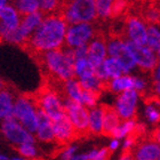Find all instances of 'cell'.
<instances>
[{
	"label": "cell",
	"mask_w": 160,
	"mask_h": 160,
	"mask_svg": "<svg viewBox=\"0 0 160 160\" xmlns=\"http://www.w3.org/2000/svg\"><path fill=\"white\" fill-rule=\"evenodd\" d=\"M68 23L60 13L43 16L41 23L28 41V47L36 54H43L64 47Z\"/></svg>",
	"instance_id": "6da1fadb"
},
{
	"label": "cell",
	"mask_w": 160,
	"mask_h": 160,
	"mask_svg": "<svg viewBox=\"0 0 160 160\" xmlns=\"http://www.w3.org/2000/svg\"><path fill=\"white\" fill-rule=\"evenodd\" d=\"M40 58L45 70L57 81L64 82L71 78H74V55L72 49L63 47L61 49L50 50L41 54Z\"/></svg>",
	"instance_id": "7a4b0ae2"
},
{
	"label": "cell",
	"mask_w": 160,
	"mask_h": 160,
	"mask_svg": "<svg viewBox=\"0 0 160 160\" xmlns=\"http://www.w3.org/2000/svg\"><path fill=\"white\" fill-rule=\"evenodd\" d=\"M60 14L68 25L94 23L97 18L94 0H68L62 6Z\"/></svg>",
	"instance_id": "3957f363"
},
{
	"label": "cell",
	"mask_w": 160,
	"mask_h": 160,
	"mask_svg": "<svg viewBox=\"0 0 160 160\" xmlns=\"http://www.w3.org/2000/svg\"><path fill=\"white\" fill-rule=\"evenodd\" d=\"M37 103L28 95H17L13 107V117L29 133L33 134L37 129Z\"/></svg>",
	"instance_id": "277c9868"
},
{
	"label": "cell",
	"mask_w": 160,
	"mask_h": 160,
	"mask_svg": "<svg viewBox=\"0 0 160 160\" xmlns=\"http://www.w3.org/2000/svg\"><path fill=\"white\" fill-rule=\"evenodd\" d=\"M63 100L64 98L57 90L48 88L40 92L36 100V103H37V107L52 121H56L65 116Z\"/></svg>",
	"instance_id": "5b68a950"
},
{
	"label": "cell",
	"mask_w": 160,
	"mask_h": 160,
	"mask_svg": "<svg viewBox=\"0 0 160 160\" xmlns=\"http://www.w3.org/2000/svg\"><path fill=\"white\" fill-rule=\"evenodd\" d=\"M96 36V28L94 23H78L68 25L64 47L69 49H76L79 47H86Z\"/></svg>",
	"instance_id": "8992f818"
},
{
	"label": "cell",
	"mask_w": 160,
	"mask_h": 160,
	"mask_svg": "<svg viewBox=\"0 0 160 160\" xmlns=\"http://www.w3.org/2000/svg\"><path fill=\"white\" fill-rule=\"evenodd\" d=\"M42 18L43 15L40 12L22 16L18 28L5 40V43L13 45V46H24V45H27L32 33L39 27V24L41 23Z\"/></svg>",
	"instance_id": "52a82bcc"
},
{
	"label": "cell",
	"mask_w": 160,
	"mask_h": 160,
	"mask_svg": "<svg viewBox=\"0 0 160 160\" xmlns=\"http://www.w3.org/2000/svg\"><path fill=\"white\" fill-rule=\"evenodd\" d=\"M108 56L117 60L120 63L125 74H132L136 70V64L134 62L132 54L127 47L126 40L121 37H112L107 40Z\"/></svg>",
	"instance_id": "ba28073f"
},
{
	"label": "cell",
	"mask_w": 160,
	"mask_h": 160,
	"mask_svg": "<svg viewBox=\"0 0 160 160\" xmlns=\"http://www.w3.org/2000/svg\"><path fill=\"white\" fill-rule=\"evenodd\" d=\"M127 42V47L129 49L134 62L143 72H151L154 68L159 65V55L156 54L145 45H135L132 42Z\"/></svg>",
	"instance_id": "9c48e42d"
},
{
	"label": "cell",
	"mask_w": 160,
	"mask_h": 160,
	"mask_svg": "<svg viewBox=\"0 0 160 160\" xmlns=\"http://www.w3.org/2000/svg\"><path fill=\"white\" fill-rule=\"evenodd\" d=\"M63 105L65 114L72 123L76 133L82 135L88 133V109L69 98H64Z\"/></svg>",
	"instance_id": "30bf717a"
},
{
	"label": "cell",
	"mask_w": 160,
	"mask_h": 160,
	"mask_svg": "<svg viewBox=\"0 0 160 160\" xmlns=\"http://www.w3.org/2000/svg\"><path fill=\"white\" fill-rule=\"evenodd\" d=\"M1 132L3 136L9 141L10 143L21 145L24 143H36L33 134L29 133L17 120L14 118L2 120L1 123Z\"/></svg>",
	"instance_id": "8fae6325"
},
{
	"label": "cell",
	"mask_w": 160,
	"mask_h": 160,
	"mask_svg": "<svg viewBox=\"0 0 160 160\" xmlns=\"http://www.w3.org/2000/svg\"><path fill=\"white\" fill-rule=\"evenodd\" d=\"M140 97V94L134 89L126 90V92L118 94L113 109L120 119L128 120L135 117Z\"/></svg>",
	"instance_id": "7c38bea8"
},
{
	"label": "cell",
	"mask_w": 160,
	"mask_h": 160,
	"mask_svg": "<svg viewBox=\"0 0 160 160\" xmlns=\"http://www.w3.org/2000/svg\"><path fill=\"white\" fill-rule=\"evenodd\" d=\"M22 16L13 3H8L0 8V40H5L16 30L20 25Z\"/></svg>",
	"instance_id": "4fadbf2b"
},
{
	"label": "cell",
	"mask_w": 160,
	"mask_h": 160,
	"mask_svg": "<svg viewBox=\"0 0 160 160\" xmlns=\"http://www.w3.org/2000/svg\"><path fill=\"white\" fill-rule=\"evenodd\" d=\"M148 24L138 16H130L125 23V38L128 42L135 45H145Z\"/></svg>",
	"instance_id": "5bb4252c"
},
{
	"label": "cell",
	"mask_w": 160,
	"mask_h": 160,
	"mask_svg": "<svg viewBox=\"0 0 160 160\" xmlns=\"http://www.w3.org/2000/svg\"><path fill=\"white\" fill-rule=\"evenodd\" d=\"M107 57V39L96 34L95 38L87 45V58L94 68H96L103 63Z\"/></svg>",
	"instance_id": "9a60e30c"
},
{
	"label": "cell",
	"mask_w": 160,
	"mask_h": 160,
	"mask_svg": "<svg viewBox=\"0 0 160 160\" xmlns=\"http://www.w3.org/2000/svg\"><path fill=\"white\" fill-rule=\"evenodd\" d=\"M53 132L55 141L62 144L70 142L77 136V133L67 114L56 121H53Z\"/></svg>",
	"instance_id": "2e32d148"
},
{
	"label": "cell",
	"mask_w": 160,
	"mask_h": 160,
	"mask_svg": "<svg viewBox=\"0 0 160 160\" xmlns=\"http://www.w3.org/2000/svg\"><path fill=\"white\" fill-rule=\"evenodd\" d=\"M159 138H153V140L142 142L136 148V151L133 153L134 160H159Z\"/></svg>",
	"instance_id": "e0dca14e"
},
{
	"label": "cell",
	"mask_w": 160,
	"mask_h": 160,
	"mask_svg": "<svg viewBox=\"0 0 160 160\" xmlns=\"http://www.w3.org/2000/svg\"><path fill=\"white\" fill-rule=\"evenodd\" d=\"M37 138L41 142L50 143L54 142V132H53V121L43 113L38 108L37 110Z\"/></svg>",
	"instance_id": "ac0fdd59"
},
{
	"label": "cell",
	"mask_w": 160,
	"mask_h": 160,
	"mask_svg": "<svg viewBox=\"0 0 160 160\" xmlns=\"http://www.w3.org/2000/svg\"><path fill=\"white\" fill-rule=\"evenodd\" d=\"M15 94L10 88L3 87L0 90V120L9 119L13 117V107L15 102Z\"/></svg>",
	"instance_id": "d6986e66"
},
{
	"label": "cell",
	"mask_w": 160,
	"mask_h": 160,
	"mask_svg": "<svg viewBox=\"0 0 160 160\" xmlns=\"http://www.w3.org/2000/svg\"><path fill=\"white\" fill-rule=\"evenodd\" d=\"M104 119V107L96 105V107L88 109V132L94 135L102 134Z\"/></svg>",
	"instance_id": "ffe728a7"
},
{
	"label": "cell",
	"mask_w": 160,
	"mask_h": 160,
	"mask_svg": "<svg viewBox=\"0 0 160 160\" xmlns=\"http://www.w3.org/2000/svg\"><path fill=\"white\" fill-rule=\"evenodd\" d=\"M120 125V118L114 111L113 108L104 107V119L103 127H102V134L107 136H112V134Z\"/></svg>",
	"instance_id": "44dd1931"
},
{
	"label": "cell",
	"mask_w": 160,
	"mask_h": 160,
	"mask_svg": "<svg viewBox=\"0 0 160 160\" xmlns=\"http://www.w3.org/2000/svg\"><path fill=\"white\" fill-rule=\"evenodd\" d=\"M107 87L110 92L116 94L134 89V74H122L118 78L111 79L107 83Z\"/></svg>",
	"instance_id": "7402d4cb"
},
{
	"label": "cell",
	"mask_w": 160,
	"mask_h": 160,
	"mask_svg": "<svg viewBox=\"0 0 160 160\" xmlns=\"http://www.w3.org/2000/svg\"><path fill=\"white\" fill-rule=\"evenodd\" d=\"M62 89H63V93L65 95V98H69L73 102L81 104L83 89L76 78H71V79L62 82Z\"/></svg>",
	"instance_id": "603a6c76"
},
{
	"label": "cell",
	"mask_w": 160,
	"mask_h": 160,
	"mask_svg": "<svg viewBox=\"0 0 160 160\" xmlns=\"http://www.w3.org/2000/svg\"><path fill=\"white\" fill-rule=\"evenodd\" d=\"M95 74V68L90 63L87 57L76 58L73 63V76L77 80L85 79Z\"/></svg>",
	"instance_id": "cb8c5ba5"
},
{
	"label": "cell",
	"mask_w": 160,
	"mask_h": 160,
	"mask_svg": "<svg viewBox=\"0 0 160 160\" xmlns=\"http://www.w3.org/2000/svg\"><path fill=\"white\" fill-rule=\"evenodd\" d=\"M150 49H152L156 54H160V28L159 24H148L147 31V42Z\"/></svg>",
	"instance_id": "d4e9b609"
},
{
	"label": "cell",
	"mask_w": 160,
	"mask_h": 160,
	"mask_svg": "<svg viewBox=\"0 0 160 160\" xmlns=\"http://www.w3.org/2000/svg\"><path fill=\"white\" fill-rule=\"evenodd\" d=\"M21 16L30 15L39 12V2L38 0H15L12 2Z\"/></svg>",
	"instance_id": "484cf974"
},
{
	"label": "cell",
	"mask_w": 160,
	"mask_h": 160,
	"mask_svg": "<svg viewBox=\"0 0 160 160\" xmlns=\"http://www.w3.org/2000/svg\"><path fill=\"white\" fill-rule=\"evenodd\" d=\"M95 1V8H96L97 18L101 20H109L113 14V5L116 0H94Z\"/></svg>",
	"instance_id": "4316f807"
},
{
	"label": "cell",
	"mask_w": 160,
	"mask_h": 160,
	"mask_svg": "<svg viewBox=\"0 0 160 160\" xmlns=\"http://www.w3.org/2000/svg\"><path fill=\"white\" fill-rule=\"evenodd\" d=\"M78 81H79L80 86L82 87V89L89 90V92H93V93H97V94H101V92L104 89V87L107 86V83L101 81L95 74L85 78V79L78 80Z\"/></svg>",
	"instance_id": "83f0119b"
},
{
	"label": "cell",
	"mask_w": 160,
	"mask_h": 160,
	"mask_svg": "<svg viewBox=\"0 0 160 160\" xmlns=\"http://www.w3.org/2000/svg\"><path fill=\"white\" fill-rule=\"evenodd\" d=\"M137 122L136 120L134 119H128L125 120L122 123H120L119 127L114 130L113 134H112V137L116 138V140H120V138H123V137L129 136L130 134L133 133L135 127H136Z\"/></svg>",
	"instance_id": "f1b7e54d"
},
{
	"label": "cell",
	"mask_w": 160,
	"mask_h": 160,
	"mask_svg": "<svg viewBox=\"0 0 160 160\" xmlns=\"http://www.w3.org/2000/svg\"><path fill=\"white\" fill-rule=\"evenodd\" d=\"M39 2V12L43 16L57 14L62 8L60 0H38Z\"/></svg>",
	"instance_id": "f546056e"
},
{
	"label": "cell",
	"mask_w": 160,
	"mask_h": 160,
	"mask_svg": "<svg viewBox=\"0 0 160 160\" xmlns=\"http://www.w3.org/2000/svg\"><path fill=\"white\" fill-rule=\"evenodd\" d=\"M145 117L148 121L151 123H157L159 122L160 113H159V102L153 101V102H149L145 107Z\"/></svg>",
	"instance_id": "4dcf8cb0"
},
{
	"label": "cell",
	"mask_w": 160,
	"mask_h": 160,
	"mask_svg": "<svg viewBox=\"0 0 160 160\" xmlns=\"http://www.w3.org/2000/svg\"><path fill=\"white\" fill-rule=\"evenodd\" d=\"M100 98V94L93 93L89 90H82V97H81V105H83L87 109H92V108L96 107L97 102Z\"/></svg>",
	"instance_id": "1f68e13d"
},
{
	"label": "cell",
	"mask_w": 160,
	"mask_h": 160,
	"mask_svg": "<svg viewBox=\"0 0 160 160\" xmlns=\"http://www.w3.org/2000/svg\"><path fill=\"white\" fill-rule=\"evenodd\" d=\"M18 148V152L22 156V158H27V159H33L38 156L37 148L33 143H24L21 145H17Z\"/></svg>",
	"instance_id": "d6a6232c"
},
{
	"label": "cell",
	"mask_w": 160,
	"mask_h": 160,
	"mask_svg": "<svg viewBox=\"0 0 160 160\" xmlns=\"http://www.w3.org/2000/svg\"><path fill=\"white\" fill-rule=\"evenodd\" d=\"M149 88V80L144 76H134V90H136L137 93L143 94L145 93Z\"/></svg>",
	"instance_id": "836d02e7"
},
{
	"label": "cell",
	"mask_w": 160,
	"mask_h": 160,
	"mask_svg": "<svg viewBox=\"0 0 160 160\" xmlns=\"http://www.w3.org/2000/svg\"><path fill=\"white\" fill-rule=\"evenodd\" d=\"M87 154V160H107L110 154V150L108 148H103L101 150H92Z\"/></svg>",
	"instance_id": "e575fe53"
},
{
	"label": "cell",
	"mask_w": 160,
	"mask_h": 160,
	"mask_svg": "<svg viewBox=\"0 0 160 160\" xmlns=\"http://www.w3.org/2000/svg\"><path fill=\"white\" fill-rule=\"evenodd\" d=\"M151 81H152V90H153L154 95L157 96L160 93V67L158 65L151 71Z\"/></svg>",
	"instance_id": "d590c367"
},
{
	"label": "cell",
	"mask_w": 160,
	"mask_h": 160,
	"mask_svg": "<svg viewBox=\"0 0 160 160\" xmlns=\"http://www.w3.org/2000/svg\"><path fill=\"white\" fill-rule=\"evenodd\" d=\"M160 13L156 7H151L145 12V23L147 24H159Z\"/></svg>",
	"instance_id": "8d00e7d4"
},
{
	"label": "cell",
	"mask_w": 160,
	"mask_h": 160,
	"mask_svg": "<svg viewBox=\"0 0 160 160\" xmlns=\"http://www.w3.org/2000/svg\"><path fill=\"white\" fill-rule=\"evenodd\" d=\"M76 151H77V147H69L62 152V160H71L73 159L76 156Z\"/></svg>",
	"instance_id": "74e56055"
},
{
	"label": "cell",
	"mask_w": 160,
	"mask_h": 160,
	"mask_svg": "<svg viewBox=\"0 0 160 160\" xmlns=\"http://www.w3.org/2000/svg\"><path fill=\"white\" fill-rule=\"evenodd\" d=\"M125 8H126V0H116L113 5V9H112V14L113 15L120 14Z\"/></svg>",
	"instance_id": "f35d334b"
},
{
	"label": "cell",
	"mask_w": 160,
	"mask_h": 160,
	"mask_svg": "<svg viewBox=\"0 0 160 160\" xmlns=\"http://www.w3.org/2000/svg\"><path fill=\"white\" fill-rule=\"evenodd\" d=\"M73 55H74V60H76V58H83V57H87V46L79 47V48L73 49Z\"/></svg>",
	"instance_id": "ab89813d"
},
{
	"label": "cell",
	"mask_w": 160,
	"mask_h": 160,
	"mask_svg": "<svg viewBox=\"0 0 160 160\" xmlns=\"http://www.w3.org/2000/svg\"><path fill=\"white\" fill-rule=\"evenodd\" d=\"M120 143H119V140H116V138H112V141L110 142V145H109V150L110 151H114L117 150L118 148H119Z\"/></svg>",
	"instance_id": "60d3db41"
},
{
	"label": "cell",
	"mask_w": 160,
	"mask_h": 160,
	"mask_svg": "<svg viewBox=\"0 0 160 160\" xmlns=\"http://www.w3.org/2000/svg\"><path fill=\"white\" fill-rule=\"evenodd\" d=\"M119 160H134L133 159V153L130 151H127V152H123L122 156L120 157Z\"/></svg>",
	"instance_id": "b9f144b4"
},
{
	"label": "cell",
	"mask_w": 160,
	"mask_h": 160,
	"mask_svg": "<svg viewBox=\"0 0 160 160\" xmlns=\"http://www.w3.org/2000/svg\"><path fill=\"white\" fill-rule=\"evenodd\" d=\"M71 160H87V154H80V156H74L73 159Z\"/></svg>",
	"instance_id": "7bdbcfd3"
},
{
	"label": "cell",
	"mask_w": 160,
	"mask_h": 160,
	"mask_svg": "<svg viewBox=\"0 0 160 160\" xmlns=\"http://www.w3.org/2000/svg\"><path fill=\"white\" fill-rule=\"evenodd\" d=\"M8 3H10V0H0V8L8 5Z\"/></svg>",
	"instance_id": "ee69618b"
},
{
	"label": "cell",
	"mask_w": 160,
	"mask_h": 160,
	"mask_svg": "<svg viewBox=\"0 0 160 160\" xmlns=\"http://www.w3.org/2000/svg\"><path fill=\"white\" fill-rule=\"evenodd\" d=\"M3 87H5V82H3V81H2V79H1V78H0V90L2 89Z\"/></svg>",
	"instance_id": "f6af8a7d"
},
{
	"label": "cell",
	"mask_w": 160,
	"mask_h": 160,
	"mask_svg": "<svg viewBox=\"0 0 160 160\" xmlns=\"http://www.w3.org/2000/svg\"><path fill=\"white\" fill-rule=\"evenodd\" d=\"M0 160H9V159H8V157H6V156H3V154H0Z\"/></svg>",
	"instance_id": "bcb514c9"
},
{
	"label": "cell",
	"mask_w": 160,
	"mask_h": 160,
	"mask_svg": "<svg viewBox=\"0 0 160 160\" xmlns=\"http://www.w3.org/2000/svg\"><path fill=\"white\" fill-rule=\"evenodd\" d=\"M12 160H27V159H24L22 157H16V158H12Z\"/></svg>",
	"instance_id": "7dc6e473"
},
{
	"label": "cell",
	"mask_w": 160,
	"mask_h": 160,
	"mask_svg": "<svg viewBox=\"0 0 160 160\" xmlns=\"http://www.w3.org/2000/svg\"><path fill=\"white\" fill-rule=\"evenodd\" d=\"M10 1H15V0H10Z\"/></svg>",
	"instance_id": "c3c4849f"
}]
</instances>
